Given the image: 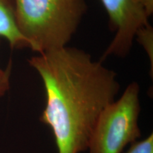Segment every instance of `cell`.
Listing matches in <instances>:
<instances>
[{
	"label": "cell",
	"mask_w": 153,
	"mask_h": 153,
	"mask_svg": "<svg viewBox=\"0 0 153 153\" xmlns=\"http://www.w3.org/2000/svg\"><path fill=\"white\" fill-rule=\"evenodd\" d=\"M45 87L40 120L51 128L58 153H81L101 113L120 90L117 74L89 53L65 46L28 60Z\"/></svg>",
	"instance_id": "6da1fadb"
},
{
	"label": "cell",
	"mask_w": 153,
	"mask_h": 153,
	"mask_svg": "<svg viewBox=\"0 0 153 153\" xmlns=\"http://www.w3.org/2000/svg\"><path fill=\"white\" fill-rule=\"evenodd\" d=\"M17 28L38 54L68 46L86 13L85 0H14Z\"/></svg>",
	"instance_id": "7a4b0ae2"
},
{
	"label": "cell",
	"mask_w": 153,
	"mask_h": 153,
	"mask_svg": "<svg viewBox=\"0 0 153 153\" xmlns=\"http://www.w3.org/2000/svg\"><path fill=\"white\" fill-rule=\"evenodd\" d=\"M140 92L139 84L131 82L119 98L102 111L89 140V153H122L140 138Z\"/></svg>",
	"instance_id": "3957f363"
},
{
	"label": "cell",
	"mask_w": 153,
	"mask_h": 153,
	"mask_svg": "<svg viewBox=\"0 0 153 153\" xmlns=\"http://www.w3.org/2000/svg\"><path fill=\"white\" fill-rule=\"evenodd\" d=\"M109 17L114 36L101 61L109 55L127 56L140 30L149 25L153 0H101Z\"/></svg>",
	"instance_id": "277c9868"
},
{
	"label": "cell",
	"mask_w": 153,
	"mask_h": 153,
	"mask_svg": "<svg viewBox=\"0 0 153 153\" xmlns=\"http://www.w3.org/2000/svg\"><path fill=\"white\" fill-rule=\"evenodd\" d=\"M0 37L8 41L13 48H28L17 28L14 0H0Z\"/></svg>",
	"instance_id": "5b68a950"
},
{
	"label": "cell",
	"mask_w": 153,
	"mask_h": 153,
	"mask_svg": "<svg viewBox=\"0 0 153 153\" xmlns=\"http://www.w3.org/2000/svg\"><path fill=\"white\" fill-rule=\"evenodd\" d=\"M152 27L150 25L145 26L142 29L140 30L137 33L136 38L140 39L141 43L145 48V50L147 51L150 60L151 62V75L152 76L153 69V53H152V45H150V42H152Z\"/></svg>",
	"instance_id": "8992f818"
},
{
	"label": "cell",
	"mask_w": 153,
	"mask_h": 153,
	"mask_svg": "<svg viewBox=\"0 0 153 153\" xmlns=\"http://www.w3.org/2000/svg\"><path fill=\"white\" fill-rule=\"evenodd\" d=\"M126 153H153V133L142 140L131 143Z\"/></svg>",
	"instance_id": "52a82bcc"
},
{
	"label": "cell",
	"mask_w": 153,
	"mask_h": 153,
	"mask_svg": "<svg viewBox=\"0 0 153 153\" xmlns=\"http://www.w3.org/2000/svg\"><path fill=\"white\" fill-rule=\"evenodd\" d=\"M11 62H9L6 69H0V97H3L10 88V76Z\"/></svg>",
	"instance_id": "ba28073f"
}]
</instances>
